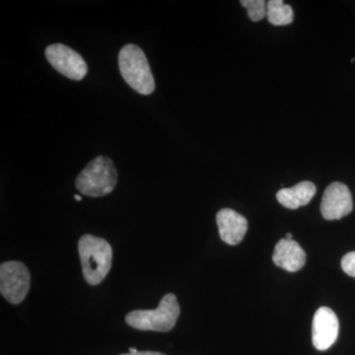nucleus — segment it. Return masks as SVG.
Wrapping results in <instances>:
<instances>
[{
  "label": "nucleus",
  "mask_w": 355,
  "mask_h": 355,
  "mask_svg": "<svg viewBox=\"0 0 355 355\" xmlns=\"http://www.w3.org/2000/svg\"><path fill=\"white\" fill-rule=\"evenodd\" d=\"M74 198H76L77 202H81V200H83V198H81L80 196L78 195L74 196Z\"/></svg>",
  "instance_id": "obj_17"
},
{
  "label": "nucleus",
  "mask_w": 355,
  "mask_h": 355,
  "mask_svg": "<svg viewBox=\"0 0 355 355\" xmlns=\"http://www.w3.org/2000/svg\"><path fill=\"white\" fill-rule=\"evenodd\" d=\"M78 253L84 279L90 286L101 284L111 270L113 261L111 245L103 238L86 234L79 240Z\"/></svg>",
  "instance_id": "obj_1"
},
{
  "label": "nucleus",
  "mask_w": 355,
  "mask_h": 355,
  "mask_svg": "<svg viewBox=\"0 0 355 355\" xmlns=\"http://www.w3.org/2000/svg\"><path fill=\"white\" fill-rule=\"evenodd\" d=\"M130 354H137V352H139V350H137V349H133V347H130Z\"/></svg>",
  "instance_id": "obj_16"
},
{
  "label": "nucleus",
  "mask_w": 355,
  "mask_h": 355,
  "mask_svg": "<svg viewBox=\"0 0 355 355\" xmlns=\"http://www.w3.org/2000/svg\"><path fill=\"white\" fill-rule=\"evenodd\" d=\"M29 270L20 261H6L0 266V292L11 304H19L30 289Z\"/></svg>",
  "instance_id": "obj_5"
},
{
  "label": "nucleus",
  "mask_w": 355,
  "mask_h": 355,
  "mask_svg": "<svg viewBox=\"0 0 355 355\" xmlns=\"http://www.w3.org/2000/svg\"><path fill=\"white\" fill-rule=\"evenodd\" d=\"M286 238V239L292 240V234H291V233H287Z\"/></svg>",
  "instance_id": "obj_18"
},
{
  "label": "nucleus",
  "mask_w": 355,
  "mask_h": 355,
  "mask_svg": "<svg viewBox=\"0 0 355 355\" xmlns=\"http://www.w3.org/2000/svg\"><path fill=\"white\" fill-rule=\"evenodd\" d=\"M354 209L352 193L345 184L335 182L324 191L321 212L327 220H338L349 216Z\"/></svg>",
  "instance_id": "obj_7"
},
{
  "label": "nucleus",
  "mask_w": 355,
  "mask_h": 355,
  "mask_svg": "<svg viewBox=\"0 0 355 355\" xmlns=\"http://www.w3.org/2000/svg\"><path fill=\"white\" fill-rule=\"evenodd\" d=\"M118 174L113 161L100 155L89 162L77 177V190L91 198L104 197L116 188Z\"/></svg>",
  "instance_id": "obj_3"
},
{
  "label": "nucleus",
  "mask_w": 355,
  "mask_h": 355,
  "mask_svg": "<svg viewBox=\"0 0 355 355\" xmlns=\"http://www.w3.org/2000/svg\"><path fill=\"white\" fill-rule=\"evenodd\" d=\"M338 317L331 308L321 307L315 313L312 323V342L320 352L330 349L338 340Z\"/></svg>",
  "instance_id": "obj_8"
},
{
  "label": "nucleus",
  "mask_w": 355,
  "mask_h": 355,
  "mask_svg": "<svg viewBox=\"0 0 355 355\" xmlns=\"http://www.w3.org/2000/svg\"><path fill=\"white\" fill-rule=\"evenodd\" d=\"M266 17L273 26L289 25L293 22V10L282 0H270L266 4Z\"/></svg>",
  "instance_id": "obj_12"
},
{
  "label": "nucleus",
  "mask_w": 355,
  "mask_h": 355,
  "mask_svg": "<svg viewBox=\"0 0 355 355\" xmlns=\"http://www.w3.org/2000/svg\"><path fill=\"white\" fill-rule=\"evenodd\" d=\"M316 186L312 182H301L292 188H284L277 191V198L280 205L288 209L305 207L316 195Z\"/></svg>",
  "instance_id": "obj_11"
},
{
  "label": "nucleus",
  "mask_w": 355,
  "mask_h": 355,
  "mask_svg": "<svg viewBox=\"0 0 355 355\" xmlns=\"http://www.w3.org/2000/svg\"><path fill=\"white\" fill-rule=\"evenodd\" d=\"M216 223L222 241L228 245H238L244 239L248 221L244 216L231 209L219 210Z\"/></svg>",
  "instance_id": "obj_9"
},
{
  "label": "nucleus",
  "mask_w": 355,
  "mask_h": 355,
  "mask_svg": "<svg viewBox=\"0 0 355 355\" xmlns=\"http://www.w3.org/2000/svg\"><path fill=\"white\" fill-rule=\"evenodd\" d=\"M180 316V305L175 294H166L154 310H135L128 313L125 322L140 331H169Z\"/></svg>",
  "instance_id": "obj_4"
},
{
  "label": "nucleus",
  "mask_w": 355,
  "mask_h": 355,
  "mask_svg": "<svg viewBox=\"0 0 355 355\" xmlns=\"http://www.w3.org/2000/svg\"><path fill=\"white\" fill-rule=\"evenodd\" d=\"M343 272L349 277H355V251L345 254L342 260Z\"/></svg>",
  "instance_id": "obj_14"
},
{
  "label": "nucleus",
  "mask_w": 355,
  "mask_h": 355,
  "mask_svg": "<svg viewBox=\"0 0 355 355\" xmlns=\"http://www.w3.org/2000/svg\"><path fill=\"white\" fill-rule=\"evenodd\" d=\"M119 67L121 76L137 93L149 95L155 89V81L150 65L144 51L135 44H128L119 53Z\"/></svg>",
  "instance_id": "obj_2"
},
{
  "label": "nucleus",
  "mask_w": 355,
  "mask_h": 355,
  "mask_svg": "<svg viewBox=\"0 0 355 355\" xmlns=\"http://www.w3.org/2000/svg\"><path fill=\"white\" fill-rule=\"evenodd\" d=\"M44 53L51 67L71 80H83L87 74L88 67L85 60L77 51L65 44H51Z\"/></svg>",
  "instance_id": "obj_6"
},
{
  "label": "nucleus",
  "mask_w": 355,
  "mask_h": 355,
  "mask_svg": "<svg viewBox=\"0 0 355 355\" xmlns=\"http://www.w3.org/2000/svg\"><path fill=\"white\" fill-rule=\"evenodd\" d=\"M121 355H165L163 354H160V352H137V354H125Z\"/></svg>",
  "instance_id": "obj_15"
},
{
  "label": "nucleus",
  "mask_w": 355,
  "mask_h": 355,
  "mask_svg": "<svg viewBox=\"0 0 355 355\" xmlns=\"http://www.w3.org/2000/svg\"><path fill=\"white\" fill-rule=\"evenodd\" d=\"M272 261L286 272H296L305 266L306 254L297 242L284 238L275 246Z\"/></svg>",
  "instance_id": "obj_10"
},
{
  "label": "nucleus",
  "mask_w": 355,
  "mask_h": 355,
  "mask_svg": "<svg viewBox=\"0 0 355 355\" xmlns=\"http://www.w3.org/2000/svg\"><path fill=\"white\" fill-rule=\"evenodd\" d=\"M241 4L247 9L248 16L253 22H259L266 17V2L263 0H242Z\"/></svg>",
  "instance_id": "obj_13"
}]
</instances>
